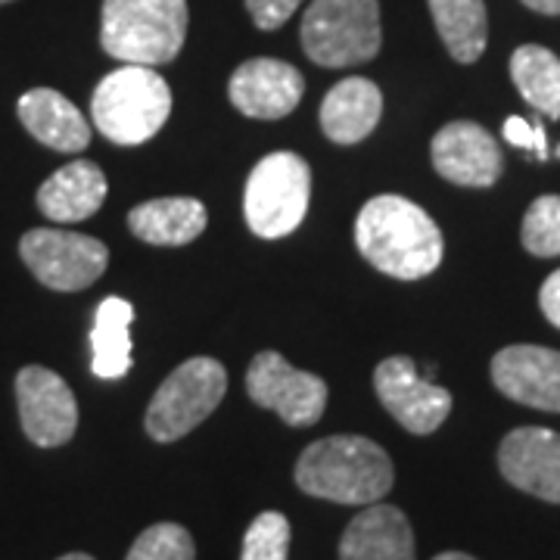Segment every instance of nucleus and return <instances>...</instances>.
<instances>
[{
  "mask_svg": "<svg viewBox=\"0 0 560 560\" xmlns=\"http://www.w3.org/2000/svg\"><path fill=\"white\" fill-rule=\"evenodd\" d=\"M355 246L377 271L396 280H420L440 268L442 231L418 202L383 194L361 206Z\"/></svg>",
  "mask_w": 560,
  "mask_h": 560,
  "instance_id": "1",
  "label": "nucleus"
},
{
  "mask_svg": "<svg viewBox=\"0 0 560 560\" xmlns=\"http://www.w3.org/2000/svg\"><path fill=\"white\" fill-rule=\"evenodd\" d=\"M296 486L305 495L337 504H377L396 482L393 460L368 436H327L296 460Z\"/></svg>",
  "mask_w": 560,
  "mask_h": 560,
  "instance_id": "2",
  "label": "nucleus"
},
{
  "mask_svg": "<svg viewBox=\"0 0 560 560\" xmlns=\"http://www.w3.org/2000/svg\"><path fill=\"white\" fill-rule=\"evenodd\" d=\"M187 0H103L101 44L128 66L172 62L187 38Z\"/></svg>",
  "mask_w": 560,
  "mask_h": 560,
  "instance_id": "3",
  "label": "nucleus"
},
{
  "mask_svg": "<svg viewBox=\"0 0 560 560\" xmlns=\"http://www.w3.org/2000/svg\"><path fill=\"white\" fill-rule=\"evenodd\" d=\"M172 113L168 81L150 66H121L97 84L91 116L103 138L138 147L156 138Z\"/></svg>",
  "mask_w": 560,
  "mask_h": 560,
  "instance_id": "4",
  "label": "nucleus"
},
{
  "mask_svg": "<svg viewBox=\"0 0 560 560\" xmlns=\"http://www.w3.org/2000/svg\"><path fill=\"white\" fill-rule=\"evenodd\" d=\"M302 50L324 69H346L381 54L377 0H312L302 16Z\"/></svg>",
  "mask_w": 560,
  "mask_h": 560,
  "instance_id": "5",
  "label": "nucleus"
},
{
  "mask_svg": "<svg viewBox=\"0 0 560 560\" xmlns=\"http://www.w3.org/2000/svg\"><path fill=\"white\" fill-rule=\"evenodd\" d=\"M312 168L296 153H271L249 172L243 194V215L261 241L293 234L308 212Z\"/></svg>",
  "mask_w": 560,
  "mask_h": 560,
  "instance_id": "6",
  "label": "nucleus"
},
{
  "mask_svg": "<svg viewBox=\"0 0 560 560\" xmlns=\"http://www.w3.org/2000/svg\"><path fill=\"white\" fill-rule=\"evenodd\" d=\"M228 393V371L215 359H187L178 364L147 408L143 427L156 442H178L209 418Z\"/></svg>",
  "mask_w": 560,
  "mask_h": 560,
  "instance_id": "7",
  "label": "nucleus"
},
{
  "mask_svg": "<svg viewBox=\"0 0 560 560\" xmlns=\"http://www.w3.org/2000/svg\"><path fill=\"white\" fill-rule=\"evenodd\" d=\"M20 256L35 278L60 293L91 287L109 265V249L97 237L60 228H35L20 241Z\"/></svg>",
  "mask_w": 560,
  "mask_h": 560,
  "instance_id": "8",
  "label": "nucleus"
},
{
  "mask_svg": "<svg viewBox=\"0 0 560 560\" xmlns=\"http://www.w3.org/2000/svg\"><path fill=\"white\" fill-rule=\"evenodd\" d=\"M246 393L261 408L278 411L280 420H287L290 427H312L327 408V383L318 374L293 368L271 349L249 361Z\"/></svg>",
  "mask_w": 560,
  "mask_h": 560,
  "instance_id": "9",
  "label": "nucleus"
},
{
  "mask_svg": "<svg viewBox=\"0 0 560 560\" xmlns=\"http://www.w3.org/2000/svg\"><path fill=\"white\" fill-rule=\"evenodd\" d=\"M374 389L381 405L415 436L436 433L452 415V393L420 374V368L408 355L383 359L374 371Z\"/></svg>",
  "mask_w": 560,
  "mask_h": 560,
  "instance_id": "10",
  "label": "nucleus"
},
{
  "mask_svg": "<svg viewBox=\"0 0 560 560\" xmlns=\"http://www.w3.org/2000/svg\"><path fill=\"white\" fill-rule=\"evenodd\" d=\"M16 405L25 436L38 448H57L79 430V401L50 368L28 364L16 374Z\"/></svg>",
  "mask_w": 560,
  "mask_h": 560,
  "instance_id": "11",
  "label": "nucleus"
},
{
  "mask_svg": "<svg viewBox=\"0 0 560 560\" xmlns=\"http://www.w3.org/2000/svg\"><path fill=\"white\" fill-rule=\"evenodd\" d=\"M499 470L526 495L560 504V436L555 430H511L499 445Z\"/></svg>",
  "mask_w": 560,
  "mask_h": 560,
  "instance_id": "12",
  "label": "nucleus"
},
{
  "mask_svg": "<svg viewBox=\"0 0 560 560\" xmlns=\"http://www.w3.org/2000/svg\"><path fill=\"white\" fill-rule=\"evenodd\" d=\"M430 153L433 168L458 187H492L504 172L499 140L477 121H448Z\"/></svg>",
  "mask_w": 560,
  "mask_h": 560,
  "instance_id": "13",
  "label": "nucleus"
},
{
  "mask_svg": "<svg viewBox=\"0 0 560 560\" xmlns=\"http://www.w3.org/2000/svg\"><path fill=\"white\" fill-rule=\"evenodd\" d=\"M305 94V79L296 66L271 57L243 62L231 75L228 97L249 119L275 121L290 116Z\"/></svg>",
  "mask_w": 560,
  "mask_h": 560,
  "instance_id": "14",
  "label": "nucleus"
},
{
  "mask_svg": "<svg viewBox=\"0 0 560 560\" xmlns=\"http://www.w3.org/2000/svg\"><path fill=\"white\" fill-rule=\"evenodd\" d=\"M492 383L508 399L560 415V352L545 346H508L492 359Z\"/></svg>",
  "mask_w": 560,
  "mask_h": 560,
  "instance_id": "15",
  "label": "nucleus"
},
{
  "mask_svg": "<svg viewBox=\"0 0 560 560\" xmlns=\"http://www.w3.org/2000/svg\"><path fill=\"white\" fill-rule=\"evenodd\" d=\"M340 560H415L411 523L396 504H368L342 533Z\"/></svg>",
  "mask_w": 560,
  "mask_h": 560,
  "instance_id": "16",
  "label": "nucleus"
},
{
  "mask_svg": "<svg viewBox=\"0 0 560 560\" xmlns=\"http://www.w3.org/2000/svg\"><path fill=\"white\" fill-rule=\"evenodd\" d=\"M20 121L32 138L57 150V153H81L91 143V125L81 116V109L72 101H66L60 91L35 88L22 94Z\"/></svg>",
  "mask_w": 560,
  "mask_h": 560,
  "instance_id": "17",
  "label": "nucleus"
},
{
  "mask_svg": "<svg viewBox=\"0 0 560 560\" xmlns=\"http://www.w3.org/2000/svg\"><path fill=\"white\" fill-rule=\"evenodd\" d=\"M106 200V175L97 162H69L40 184L38 209L50 221L72 224L97 215Z\"/></svg>",
  "mask_w": 560,
  "mask_h": 560,
  "instance_id": "18",
  "label": "nucleus"
},
{
  "mask_svg": "<svg viewBox=\"0 0 560 560\" xmlns=\"http://www.w3.org/2000/svg\"><path fill=\"white\" fill-rule=\"evenodd\" d=\"M383 116V94L371 79H342L320 103V128L334 143H359Z\"/></svg>",
  "mask_w": 560,
  "mask_h": 560,
  "instance_id": "19",
  "label": "nucleus"
},
{
  "mask_svg": "<svg viewBox=\"0 0 560 560\" xmlns=\"http://www.w3.org/2000/svg\"><path fill=\"white\" fill-rule=\"evenodd\" d=\"M131 234L153 246H184L206 231V206L194 197H165L135 206L128 212Z\"/></svg>",
  "mask_w": 560,
  "mask_h": 560,
  "instance_id": "20",
  "label": "nucleus"
},
{
  "mask_svg": "<svg viewBox=\"0 0 560 560\" xmlns=\"http://www.w3.org/2000/svg\"><path fill=\"white\" fill-rule=\"evenodd\" d=\"M131 302L109 296L97 305L91 327V371L101 381H121L131 371Z\"/></svg>",
  "mask_w": 560,
  "mask_h": 560,
  "instance_id": "21",
  "label": "nucleus"
},
{
  "mask_svg": "<svg viewBox=\"0 0 560 560\" xmlns=\"http://www.w3.org/2000/svg\"><path fill=\"white\" fill-rule=\"evenodd\" d=\"M427 3L452 60L460 66L480 60L489 40L486 0H427Z\"/></svg>",
  "mask_w": 560,
  "mask_h": 560,
  "instance_id": "22",
  "label": "nucleus"
},
{
  "mask_svg": "<svg viewBox=\"0 0 560 560\" xmlns=\"http://www.w3.org/2000/svg\"><path fill=\"white\" fill-rule=\"evenodd\" d=\"M511 79L529 106H536L551 119H560V60L548 47H517L511 57Z\"/></svg>",
  "mask_w": 560,
  "mask_h": 560,
  "instance_id": "23",
  "label": "nucleus"
},
{
  "mask_svg": "<svg viewBox=\"0 0 560 560\" xmlns=\"http://www.w3.org/2000/svg\"><path fill=\"white\" fill-rule=\"evenodd\" d=\"M521 241L526 253H533L539 259L560 256V197L548 194L526 209Z\"/></svg>",
  "mask_w": 560,
  "mask_h": 560,
  "instance_id": "24",
  "label": "nucleus"
},
{
  "mask_svg": "<svg viewBox=\"0 0 560 560\" xmlns=\"http://www.w3.org/2000/svg\"><path fill=\"white\" fill-rule=\"evenodd\" d=\"M125 560H197V545L180 523H156L140 533Z\"/></svg>",
  "mask_w": 560,
  "mask_h": 560,
  "instance_id": "25",
  "label": "nucleus"
},
{
  "mask_svg": "<svg viewBox=\"0 0 560 560\" xmlns=\"http://www.w3.org/2000/svg\"><path fill=\"white\" fill-rule=\"evenodd\" d=\"M290 555V521L278 511H265L249 523L243 536L241 560H287Z\"/></svg>",
  "mask_w": 560,
  "mask_h": 560,
  "instance_id": "26",
  "label": "nucleus"
},
{
  "mask_svg": "<svg viewBox=\"0 0 560 560\" xmlns=\"http://www.w3.org/2000/svg\"><path fill=\"white\" fill-rule=\"evenodd\" d=\"M302 0H246V10L261 32H275L300 10Z\"/></svg>",
  "mask_w": 560,
  "mask_h": 560,
  "instance_id": "27",
  "label": "nucleus"
},
{
  "mask_svg": "<svg viewBox=\"0 0 560 560\" xmlns=\"http://www.w3.org/2000/svg\"><path fill=\"white\" fill-rule=\"evenodd\" d=\"M504 138H508V143L521 147V150H536L539 160H548V140H545V128L541 125L533 128L521 116H511V119L504 121Z\"/></svg>",
  "mask_w": 560,
  "mask_h": 560,
  "instance_id": "28",
  "label": "nucleus"
},
{
  "mask_svg": "<svg viewBox=\"0 0 560 560\" xmlns=\"http://www.w3.org/2000/svg\"><path fill=\"white\" fill-rule=\"evenodd\" d=\"M539 305H541V312H545V318L551 320V324L560 330V271H555L551 278L541 283Z\"/></svg>",
  "mask_w": 560,
  "mask_h": 560,
  "instance_id": "29",
  "label": "nucleus"
},
{
  "mask_svg": "<svg viewBox=\"0 0 560 560\" xmlns=\"http://www.w3.org/2000/svg\"><path fill=\"white\" fill-rule=\"evenodd\" d=\"M523 3L541 16H560V0H523Z\"/></svg>",
  "mask_w": 560,
  "mask_h": 560,
  "instance_id": "30",
  "label": "nucleus"
},
{
  "mask_svg": "<svg viewBox=\"0 0 560 560\" xmlns=\"http://www.w3.org/2000/svg\"><path fill=\"white\" fill-rule=\"evenodd\" d=\"M433 560H477V558H470V555H460V551H445V555H436Z\"/></svg>",
  "mask_w": 560,
  "mask_h": 560,
  "instance_id": "31",
  "label": "nucleus"
},
{
  "mask_svg": "<svg viewBox=\"0 0 560 560\" xmlns=\"http://www.w3.org/2000/svg\"><path fill=\"white\" fill-rule=\"evenodd\" d=\"M57 560H94L91 555H81V551H75V555H62V558Z\"/></svg>",
  "mask_w": 560,
  "mask_h": 560,
  "instance_id": "32",
  "label": "nucleus"
},
{
  "mask_svg": "<svg viewBox=\"0 0 560 560\" xmlns=\"http://www.w3.org/2000/svg\"><path fill=\"white\" fill-rule=\"evenodd\" d=\"M3 3H10V0H0V7H3Z\"/></svg>",
  "mask_w": 560,
  "mask_h": 560,
  "instance_id": "33",
  "label": "nucleus"
}]
</instances>
